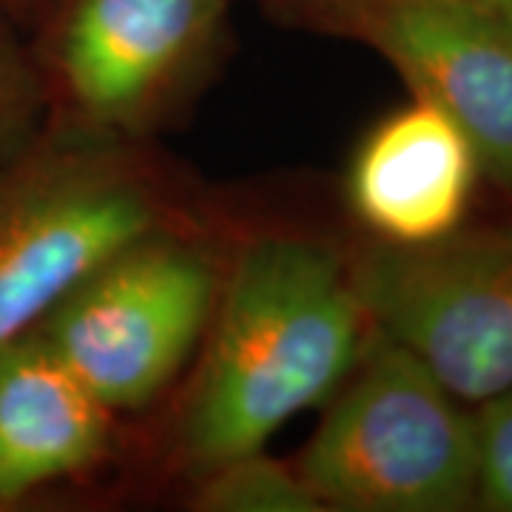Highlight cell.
Wrapping results in <instances>:
<instances>
[{"instance_id":"obj_1","label":"cell","mask_w":512,"mask_h":512,"mask_svg":"<svg viewBox=\"0 0 512 512\" xmlns=\"http://www.w3.org/2000/svg\"><path fill=\"white\" fill-rule=\"evenodd\" d=\"M211 348L183 419L194 470L265 450L302 410L330 402L370 333L348 259L302 237H262L220 288Z\"/></svg>"},{"instance_id":"obj_2","label":"cell","mask_w":512,"mask_h":512,"mask_svg":"<svg viewBox=\"0 0 512 512\" xmlns=\"http://www.w3.org/2000/svg\"><path fill=\"white\" fill-rule=\"evenodd\" d=\"M296 470L325 510H467L478 490L476 413L410 350L370 328Z\"/></svg>"},{"instance_id":"obj_3","label":"cell","mask_w":512,"mask_h":512,"mask_svg":"<svg viewBox=\"0 0 512 512\" xmlns=\"http://www.w3.org/2000/svg\"><path fill=\"white\" fill-rule=\"evenodd\" d=\"M154 231L157 197L120 151L83 137L20 148L0 165V350Z\"/></svg>"},{"instance_id":"obj_4","label":"cell","mask_w":512,"mask_h":512,"mask_svg":"<svg viewBox=\"0 0 512 512\" xmlns=\"http://www.w3.org/2000/svg\"><path fill=\"white\" fill-rule=\"evenodd\" d=\"M370 328L433 370L461 402L512 387V234L456 228L427 245L370 242L348 259Z\"/></svg>"},{"instance_id":"obj_5","label":"cell","mask_w":512,"mask_h":512,"mask_svg":"<svg viewBox=\"0 0 512 512\" xmlns=\"http://www.w3.org/2000/svg\"><path fill=\"white\" fill-rule=\"evenodd\" d=\"M220 288L202 248L154 231L100 265L35 333L111 413L137 410L180 373Z\"/></svg>"},{"instance_id":"obj_6","label":"cell","mask_w":512,"mask_h":512,"mask_svg":"<svg viewBox=\"0 0 512 512\" xmlns=\"http://www.w3.org/2000/svg\"><path fill=\"white\" fill-rule=\"evenodd\" d=\"M330 32L370 46L413 97L450 114L481 168L512 185V29L478 0H311Z\"/></svg>"},{"instance_id":"obj_7","label":"cell","mask_w":512,"mask_h":512,"mask_svg":"<svg viewBox=\"0 0 512 512\" xmlns=\"http://www.w3.org/2000/svg\"><path fill=\"white\" fill-rule=\"evenodd\" d=\"M225 26V0H69L55 72L100 131L140 128L197 69Z\"/></svg>"},{"instance_id":"obj_8","label":"cell","mask_w":512,"mask_h":512,"mask_svg":"<svg viewBox=\"0 0 512 512\" xmlns=\"http://www.w3.org/2000/svg\"><path fill=\"white\" fill-rule=\"evenodd\" d=\"M481 168L473 140L439 106L413 97L359 146L350 208L390 245H427L461 228Z\"/></svg>"},{"instance_id":"obj_9","label":"cell","mask_w":512,"mask_h":512,"mask_svg":"<svg viewBox=\"0 0 512 512\" xmlns=\"http://www.w3.org/2000/svg\"><path fill=\"white\" fill-rule=\"evenodd\" d=\"M111 410L37 333L0 350V507L97 464Z\"/></svg>"},{"instance_id":"obj_10","label":"cell","mask_w":512,"mask_h":512,"mask_svg":"<svg viewBox=\"0 0 512 512\" xmlns=\"http://www.w3.org/2000/svg\"><path fill=\"white\" fill-rule=\"evenodd\" d=\"M197 507L208 512H322L299 470L279 464L265 450L228 458L202 473Z\"/></svg>"},{"instance_id":"obj_11","label":"cell","mask_w":512,"mask_h":512,"mask_svg":"<svg viewBox=\"0 0 512 512\" xmlns=\"http://www.w3.org/2000/svg\"><path fill=\"white\" fill-rule=\"evenodd\" d=\"M43 106V74L0 18V165L35 140Z\"/></svg>"},{"instance_id":"obj_12","label":"cell","mask_w":512,"mask_h":512,"mask_svg":"<svg viewBox=\"0 0 512 512\" xmlns=\"http://www.w3.org/2000/svg\"><path fill=\"white\" fill-rule=\"evenodd\" d=\"M476 507L512 512V387L478 402Z\"/></svg>"},{"instance_id":"obj_13","label":"cell","mask_w":512,"mask_h":512,"mask_svg":"<svg viewBox=\"0 0 512 512\" xmlns=\"http://www.w3.org/2000/svg\"><path fill=\"white\" fill-rule=\"evenodd\" d=\"M484 9H490L495 18L504 20L507 26L512 29V0H478Z\"/></svg>"},{"instance_id":"obj_14","label":"cell","mask_w":512,"mask_h":512,"mask_svg":"<svg viewBox=\"0 0 512 512\" xmlns=\"http://www.w3.org/2000/svg\"><path fill=\"white\" fill-rule=\"evenodd\" d=\"M35 0H0V9H26L32 6Z\"/></svg>"},{"instance_id":"obj_15","label":"cell","mask_w":512,"mask_h":512,"mask_svg":"<svg viewBox=\"0 0 512 512\" xmlns=\"http://www.w3.org/2000/svg\"><path fill=\"white\" fill-rule=\"evenodd\" d=\"M279 3H291V6H296V9H305L311 0H279Z\"/></svg>"}]
</instances>
